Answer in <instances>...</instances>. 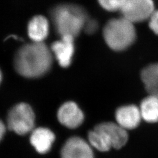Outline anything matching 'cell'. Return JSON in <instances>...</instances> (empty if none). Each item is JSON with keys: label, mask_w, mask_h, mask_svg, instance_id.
<instances>
[{"label": "cell", "mask_w": 158, "mask_h": 158, "mask_svg": "<svg viewBox=\"0 0 158 158\" xmlns=\"http://www.w3.org/2000/svg\"><path fill=\"white\" fill-rule=\"evenodd\" d=\"M142 119L149 123L158 122V97L150 95L141 103L139 107Z\"/></svg>", "instance_id": "cell-13"}, {"label": "cell", "mask_w": 158, "mask_h": 158, "mask_svg": "<svg viewBox=\"0 0 158 158\" xmlns=\"http://www.w3.org/2000/svg\"><path fill=\"white\" fill-rule=\"evenodd\" d=\"M100 5L108 11H121L125 0H98Z\"/></svg>", "instance_id": "cell-16"}, {"label": "cell", "mask_w": 158, "mask_h": 158, "mask_svg": "<svg viewBox=\"0 0 158 158\" xmlns=\"http://www.w3.org/2000/svg\"><path fill=\"white\" fill-rule=\"evenodd\" d=\"M27 29L29 37L34 42H42L49 34V22L44 16H35L29 21Z\"/></svg>", "instance_id": "cell-12"}, {"label": "cell", "mask_w": 158, "mask_h": 158, "mask_svg": "<svg viewBox=\"0 0 158 158\" xmlns=\"http://www.w3.org/2000/svg\"><path fill=\"white\" fill-rule=\"evenodd\" d=\"M55 140V135L51 130L40 127L31 132L30 142L36 151L40 154H45L51 150Z\"/></svg>", "instance_id": "cell-11"}, {"label": "cell", "mask_w": 158, "mask_h": 158, "mask_svg": "<svg viewBox=\"0 0 158 158\" xmlns=\"http://www.w3.org/2000/svg\"><path fill=\"white\" fill-rule=\"evenodd\" d=\"M51 18L57 34L61 36L68 35L74 38L84 29L89 18L85 8L72 4L54 7L51 11Z\"/></svg>", "instance_id": "cell-2"}, {"label": "cell", "mask_w": 158, "mask_h": 158, "mask_svg": "<svg viewBox=\"0 0 158 158\" xmlns=\"http://www.w3.org/2000/svg\"><path fill=\"white\" fill-rule=\"evenodd\" d=\"M117 123L125 130H133L141 123L142 117L139 108L135 105H127L118 108L115 113Z\"/></svg>", "instance_id": "cell-10"}, {"label": "cell", "mask_w": 158, "mask_h": 158, "mask_svg": "<svg viewBox=\"0 0 158 158\" xmlns=\"http://www.w3.org/2000/svg\"><path fill=\"white\" fill-rule=\"evenodd\" d=\"M120 11L131 23H139L149 19L155 11L154 4L152 0H125Z\"/></svg>", "instance_id": "cell-5"}, {"label": "cell", "mask_w": 158, "mask_h": 158, "mask_svg": "<svg viewBox=\"0 0 158 158\" xmlns=\"http://www.w3.org/2000/svg\"><path fill=\"white\" fill-rule=\"evenodd\" d=\"M57 118L61 124L70 129L80 127L84 121V114L76 103L68 102L59 108Z\"/></svg>", "instance_id": "cell-7"}, {"label": "cell", "mask_w": 158, "mask_h": 158, "mask_svg": "<svg viewBox=\"0 0 158 158\" xmlns=\"http://www.w3.org/2000/svg\"><path fill=\"white\" fill-rule=\"evenodd\" d=\"M74 40L73 36H63L51 46V51L62 68H68L72 63L74 52Z\"/></svg>", "instance_id": "cell-8"}, {"label": "cell", "mask_w": 158, "mask_h": 158, "mask_svg": "<svg viewBox=\"0 0 158 158\" xmlns=\"http://www.w3.org/2000/svg\"><path fill=\"white\" fill-rule=\"evenodd\" d=\"M62 158H94L93 148L84 139L78 136L69 138L61 151Z\"/></svg>", "instance_id": "cell-6"}, {"label": "cell", "mask_w": 158, "mask_h": 158, "mask_svg": "<svg viewBox=\"0 0 158 158\" xmlns=\"http://www.w3.org/2000/svg\"><path fill=\"white\" fill-rule=\"evenodd\" d=\"M6 125L4 124V123L0 120V141L2 139L3 136L6 132Z\"/></svg>", "instance_id": "cell-19"}, {"label": "cell", "mask_w": 158, "mask_h": 158, "mask_svg": "<svg viewBox=\"0 0 158 158\" xmlns=\"http://www.w3.org/2000/svg\"><path fill=\"white\" fill-rule=\"evenodd\" d=\"M2 73L0 70V84L1 83V81H2Z\"/></svg>", "instance_id": "cell-20"}, {"label": "cell", "mask_w": 158, "mask_h": 158, "mask_svg": "<svg viewBox=\"0 0 158 158\" xmlns=\"http://www.w3.org/2000/svg\"><path fill=\"white\" fill-rule=\"evenodd\" d=\"M88 139L91 147L99 151L107 152L112 148L107 137L102 132L95 128L89 132Z\"/></svg>", "instance_id": "cell-15"}, {"label": "cell", "mask_w": 158, "mask_h": 158, "mask_svg": "<svg viewBox=\"0 0 158 158\" xmlns=\"http://www.w3.org/2000/svg\"><path fill=\"white\" fill-rule=\"evenodd\" d=\"M133 23L123 17L110 20L103 31L108 46L114 51H121L131 45L136 38Z\"/></svg>", "instance_id": "cell-3"}, {"label": "cell", "mask_w": 158, "mask_h": 158, "mask_svg": "<svg viewBox=\"0 0 158 158\" xmlns=\"http://www.w3.org/2000/svg\"><path fill=\"white\" fill-rule=\"evenodd\" d=\"M142 80L150 95L158 97V64L147 66L142 72Z\"/></svg>", "instance_id": "cell-14"}, {"label": "cell", "mask_w": 158, "mask_h": 158, "mask_svg": "<svg viewBox=\"0 0 158 158\" xmlns=\"http://www.w3.org/2000/svg\"><path fill=\"white\" fill-rule=\"evenodd\" d=\"M98 27V23L93 19L89 18L85 24L84 30L88 34H93L96 32Z\"/></svg>", "instance_id": "cell-17"}, {"label": "cell", "mask_w": 158, "mask_h": 158, "mask_svg": "<svg viewBox=\"0 0 158 158\" xmlns=\"http://www.w3.org/2000/svg\"><path fill=\"white\" fill-rule=\"evenodd\" d=\"M35 116L28 104L21 102L12 108L7 117V127L16 134L23 135L34 130Z\"/></svg>", "instance_id": "cell-4"}, {"label": "cell", "mask_w": 158, "mask_h": 158, "mask_svg": "<svg viewBox=\"0 0 158 158\" xmlns=\"http://www.w3.org/2000/svg\"><path fill=\"white\" fill-rule=\"evenodd\" d=\"M149 27L155 34L158 35V11H155L149 18Z\"/></svg>", "instance_id": "cell-18"}, {"label": "cell", "mask_w": 158, "mask_h": 158, "mask_svg": "<svg viewBox=\"0 0 158 158\" xmlns=\"http://www.w3.org/2000/svg\"><path fill=\"white\" fill-rule=\"evenodd\" d=\"M94 128L102 132L107 137L114 148H121L128 140L127 130H125L117 123H102L97 125Z\"/></svg>", "instance_id": "cell-9"}, {"label": "cell", "mask_w": 158, "mask_h": 158, "mask_svg": "<svg viewBox=\"0 0 158 158\" xmlns=\"http://www.w3.org/2000/svg\"><path fill=\"white\" fill-rule=\"evenodd\" d=\"M51 50L42 42H34L21 47L14 60L17 72L27 78H38L47 73L52 64Z\"/></svg>", "instance_id": "cell-1"}]
</instances>
